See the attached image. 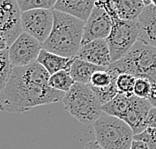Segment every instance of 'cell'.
Returning a JSON list of instances; mask_svg holds the SVG:
<instances>
[{
  "label": "cell",
  "mask_w": 156,
  "mask_h": 149,
  "mask_svg": "<svg viewBox=\"0 0 156 149\" xmlns=\"http://www.w3.org/2000/svg\"><path fill=\"white\" fill-rule=\"evenodd\" d=\"M49 77L37 61L13 67L8 82L0 92V111L25 113L37 106L62 101L65 93L49 86Z\"/></svg>",
  "instance_id": "obj_1"
},
{
  "label": "cell",
  "mask_w": 156,
  "mask_h": 149,
  "mask_svg": "<svg viewBox=\"0 0 156 149\" xmlns=\"http://www.w3.org/2000/svg\"><path fill=\"white\" fill-rule=\"evenodd\" d=\"M54 23L42 49L67 58H75L83 37L85 22L53 9Z\"/></svg>",
  "instance_id": "obj_2"
},
{
  "label": "cell",
  "mask_w": 156,
  "mask_h": 149,
  "mask_svg": "<svg viewBox=\"0 0 156 149\" xmlns=\"http://www.w3.org/2000/svg\"><path fill=\"white\" fill-rule=\"evenodd\" d=\"M107 68L115 75L126 73L156 84V47L137 40L122 58L112 62Z\"/></svg>",
  "instance_id": "obj_3"
},
{
  "label": "cell",
  "mask_w": 156,
  "mask_h": 149,
  "mask_svg": "<svg viewBox=\"0 0 156 149\" xmlns=\"http://www.w3.org/2000/svg\"><path fill=\"white\" fill-rule=\"evenodd\" d=\"M95 5L102 7L111 18V32L106 41L110 50L111 62H115L122 58L138 40L139 28L137 20L127 21L120 19L114 10L112 0H97Z\"/></svg>",
  "instance_id": "obj_4"
},
{
  "label": "cell",
  "mask_w": 156,
  "mask_h": 149,
  "mask_svg": "<svg viewBox=\"0 0 156 149\" xmlns=\"http://www.w3.org/2000/svg\"><path fill=\"white\" fill-rule=\"evenodd\" d=\"M64 108L82 124H93L103 115L101 103L90 84L75 82L62 99Z\"/></svg>",
  "instance_id": "obj_5"
},
{
  "label": "cell",
  "mask_w": 156,
  "mask_h": 149,
  "mask_svg": "<svg viewBox=\"0 0 156 149\" xmlns=\"http://www.w3.org/2000/svg\"><path fill=\"white\" fill-rule=\"evenodd\" d=\"M97 143L103 149H130L134 133L123 120L103 113L93 123Z\"/></svg>",
  "instance_id": "obj_6"
},
{
  "label": "cell",
  "mask_w": 156,
  "mask_h": 149,
  "mask_svg": "<svg viewBox=\"0 0 156 149\" xmlns=\"http://www.w3.org/2000/svg\"><path fill=\"white\" fill-rule=\"evenodd\" d=\"M21 22L24 32L30 34L42 44L52 30L54 23L53 9H30L23 11L21 13Z\"/></svg>",
  "instance_id": "obj_7"
},
{
  "label": "cell",
  "mask_w": 156,
  "mask_h": 149,
  "mask_svg": "<svg viewBox=\"0 0 156 149\" xmlns=\"http://www.w3.org/2000/svg\"><path fill=\"white\" fill-rule=\"evenodd\" d=\"M21 13L17 0H0V34L8 47L23 32Z\"/></svg>",
  "instance_id": "obj_8"
},
{
  "label": "cell",
  "mask_w": 156,
  "mask_h": 149,
  "mask_svg": "<svg viewBox=\"0 0 156 149\" xmlns=\"http://www.w3.org/2000/svg\"><path fill=\"white\" fill-rule=\"evenodd\" d=\"M42 44L26 32L21 33L8 47V54L13 67H22L37 61Z\"/></svg>",
  "instance_id": "obj_9"
},
{
  "label": "cell",
  "mask_w": 156,
  "mask_h": 149,
  "mask_svg": "<svg viewBox=\"0 0 156 149\" xmlns=\"http://www.w3.org/2000/svg\"><path fill=\"white\" fill-rule=\"evenodd\" d=\"M111 28L112 21L109 14L102 7L95 5L90 16L85 21L81 45L98 39H107Z\"/></svg>",
  "instance_id": "obj_10"
},
{
  "label": "cell",
  "mask_w": 156,
  "mask_h": 149,
  "mask_svg": "<svg viewBox=\"0 0 156 149\" xmlns=\"http://www.w3.org/2000/svg\"><path fill=\"white\" fill-rule=\"evenodd\" d=\"M151 108L152 105L148 99L139 98L133 94L129 97L128 105L121 117V120L128 124L134 135H136L147 128L145 122Z\"/></svg>",
  "instance_id": "obj_11"
},
{
  "label": "cell",
  "mask_w": 156,
  "mask_h": 149,
  "mask_svg": "<svg viewBox=\"0 0 156 149\" xmlns=\"http://www.w3.org/2000/svg\"><path fill=\"white\" fill-rule=\"evenodd\" d=\"M75 58L102 67H108L112 63L106 39H98L81 45Z\"/></svg>",
  "instance_id": "obj_12"
},
{
  "label": "cell",
  "mask_w": 156,
  "mask_h": 149,
  "mask_svg": "<svg viewBox=\"0 0 156 149\" xmlns=\"http://www.w3.org/2000/svg\"><path fill=\"white\" fill-rule=\"evenodd\" d=\"M139 34L138 40L156 47V6H145L137 19Z\"/></svg>",
  "instance_id": "obj_13"
},
{
  "label": "cell",
  "mask_w": 156,
  "mask_h": 149,
  "mask_svg": "<svg viewBox=\"0 0 156 149\" xmlns=\"http://www.w3.org/2000/svg\"><path fill=\"white\" fill-rule=\"evenodd\" d=\"M96 1L97 0H57L53 9L69 14L85 22L90 16Z\"/></svg>",
  "instance_id": "obj_14"
},
{
  "label": "cell",
  "mask_w": 156,
  "mask_h": 149,
  "mask_svg": "<svg viewBox=\"0 0 156 149\" xmlns=\"http://www.w3.org/2000/svg\"><path fill=\"white\" fill-rule=\"evenodd\" d=\"M73 60L74 58L63 57L61 55L41 49L37 58V62L49 73V75H52V74L61 71V70L69 71Z\"/></svg>",
  "instance_id": "obj_15"
},
{
  "label": "cell",
  "mask_w": 156,
  "mask_h": 149,
  "mask_svg": "<svg viewBox=\"0 0 156 149\" xmlns=\"http://www.w3.org/2000/svg\"><path fill=\"white\" fill-rule=\"evenodd\" d=\"M106 69H107V67L98 66L84 61V60L74 58L72 65L70 67L69 73L75 82L89 84L91 77L95 72L101 71V70H106Z\"/></svg>",
  "instance_id": "obj_16"
},
{
  "label": "cell",
  "mask_w": 156,
  "mask_h": 149,
  "mask_svg": "<svg viewBox=\"0 0 156 149\" xmlns=\"http://www.w3.org/2000/svg\"><path fill=\"white\" fill-rule=\"evenodd\" d=\"M112 3L119 18L127 21L137 20L145 7L141 0H112Z\"/></svg>",
  "instance_id": "obj_17"
},
{
  "label": "cell",
  "mask_w": 156,
  "mask_h": 149,
  "mask_svg": "<svg viewBox=\"0 0 156 149\" xmlns=\"http://www.w3.org/2000/svg\"><path fill=\"white\" fill-rule=\"evenodd\" d=\"M74 83L75 81L72 79L69 71L67 70H61V71L52 74L48 80V84L51 88L57 91L64 92V93L70 90Z\"/></svg>",
  "instance_id": "obj_18"
},
{
  "label": "cell",
  "mask_w": 156,
  "mask_h": 149,
  "mask_svg": "<svg viewBox=\"0 0 156 149\" xmlns=\"http://www.w3.org/2000/svg\"><path fill=\"white\" fill-rule=\"evenodd\" d=\"M13 66L10 61L8 48L4 50H0V92L5 87L8 82L9 77L11 75Z\"/></svg>",
  "instance_id": "obj_19"
},
{
  "label": "cell",
  "mask_w": 156,
  "mask_h": 149,
  "mask_svg": "<svg viewBox=\"0 0 156 149\" xmlns=\"http://www.w3.org/2000/svg\"><path fill=\"white\" fill-rule=\"evenodd\" d=\"M118 75H115L114 73L109 71L108 68L106 70H101V71L95 72L92 75L90 79V85L95 88H103L106 86H109L113 81L116 79Z\"/></svg>",
  "instance_id": "obj_20"
},
{
  "label": "cell",
  "mask_w": 156,
  "mask_h": 149,
  "mask_svg": "<svg viewBox=\"0 0 156 149\" xmlns=\"http://www.w3.org/2000/svg\"><path fill=\"white\" fill-rule=\"evenodd\" d=\"M137 78L133 75L126 73H121L116 77V86L120 93L126 94L127 96L133 95V89Z\"/></svg>",
  "instance_id": "obj_21"
},
{
  "label": "cell",
  "mask_w": 156,
  "mask_h": 149,
  "mask_svg": "<svg viewBox=\"0 0 156 149\" xmlns=\"http://www.w3.org/2000/svg\"><path fill=\"white\" fill-rule=\"evenodd\" d=\"M92 89H93L95 94H96V96L98 97L101 105H104L106 103H108L109 101H111L113 98H115L117 95L120 93L118 88H117V86H116V79L113 81L109 86H106L103 88L92 87Z\"/></svg>",
  "instance_id": "obj_22"
},
{
  "label": "cell",
  "mask_w": 156,
  "mask_h": 149,
  "mask_svg": "<svg viewBox=\"0 0 156 149\" xmlns=\"http://www.w3.org/2000/svg\"><path fill=\"white\" fill-rule=\"evenodd\" d=\"M21 11L30 9H53L57 0H17Z\"/></svg>",
  "instance_id": "obj_23"
},
{
  "label": "cell",
  "mask_w": 156,
  "mask_h": 149,
  "mask_svg": "<svg viewBox=\"0 0 156 149\" xmlns=\"http://www.w3.org/2000/svg\"><path fill=\"white\" fill-rule=\"evenodd\" d=\"M152 89V83L149 80L144 78H137L134 85L133 94L135 96L143 99H148L150 96Z\"/></svg>",
  "instance_id": "obj_24"
},
{
  "label": "cell",
  "mask_w": 156,
  "mask_h": 149,
  "mask_svg": "<svg viewBox=\"0 0 156 149\" xmlns=\"http://www.w3.org/2000/svg\"><path fill=\"white\" fill-rule=\"evenodd\" d=\"M134 140H139L145 142L149 149H156V128L147 127L143 132L133 136Z\"/></svg>",
  "instance_id": "obj_25"
},
{
  "label": "cell",
  "mask_w": 156,
  "mask_h": 149,
  "mask_svg": "<svg viewBox=\"0 0 156 149\" xmlns=\"http://www.w3.org/2000/svg\"><path fill=\"white\" fill-rule=\"evenodd\" d=\"M146 127H152V128H156V108L152 107L150 109L148 116L146 118V122H145Z\"/></svg>",
  "instance_id": "obj_26"
},
{
  "label": "cell",
  "mask_w": 156,
  "mask_h": 149,
  "mask_svg": "<svg viewBox=\"0 0 156 149\" xmlns=\"http://www.w3.org/2000/svg\"><path fill=\"white\" fill-rule=\"evenodd\" d=\"M130 149H149L148 145L143 142V141H139V140H134L131 143V147Z\"/></svg>",
  "instance_id": "obj_27"
},
{
  "label": "cell",
  "mask_w": 156,
  "mask_h": 149,
  "mask_svg": "<svg viewBox=\"0 0 156 149\" xmlns=\"http://www.w3.org/2000/svg\"><path fill=\"white\" fill-rule=\"evenodd\" d=\"M148 100L151 103L152 107L156 108V84H152V89H151V93L150 96L148 98Z\"/></svg>",
  "instance_id": "obj_28"
},
{
  "label": "cell",
  "mask_w": 156,
  "mask_h": 149,
  "mask_svg": "<svg viewBox=\"0 0 156 149\" xmlns=\"http://www.w3.org/2000/svg\"><path fill=\"white\" fill-rule=\"evenodd\" d=\"M84 149H103V148L97 143V141H89V142L85 145Z\"/></svg>",
  "instance_id": "obj_29"
},
{
  "label": "cell",
  "mask_w": 156,
  "mask_h": 149,
  "mask_svg": "<svg viewBox=\"0 0 156 149\" xmlns=\"http://www.w3.org/2000/svg\"><path fill=\"white\" fill-rule=\"evenodd\" d=\"M7 48H8V45H7L5 39L0 34V50H4V49H7Z\"/></svg>",
  "instance_id": "obj_30"
},
{
  "label": "cell",
  "mask_w": 156,
  "mask_h": 149,
  "mask_svg": "<svg viewBox=\"0 0 156 149\" xmlns=\"http://www.w3.org/2000/svg\"><path fill=\"white\" fill-rule=\"evenodd\" d=\"M143 2V4L145 6H148V5H151L152 4V0H141Z\"/></svg>",
  "instance_id": "obj_31"
},
{
  "label": "cell",
  "mask_w": 156,
  "mask_h": 149,
  "mask_svg": "<svg viewBox=\"0 0 156 149\" xmlns=\"http://www.w3.org/2000/svg\"><path fill=\"white\" fill-rule=\"evenodd\" d=\"M152 5L156 6V0H152Z\"/></svg>",
  "instance_id": "obj_32"
}]
</instances>
